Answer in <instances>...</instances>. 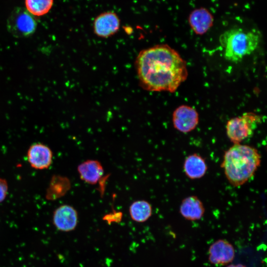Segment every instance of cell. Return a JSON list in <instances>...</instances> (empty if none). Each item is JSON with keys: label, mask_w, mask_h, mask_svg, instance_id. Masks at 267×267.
<instances>
[{"label": "cell", "mask_w": 267, "mask_h": 267, "mask_svg": "<svg viewBox=\"0 0 267 267\" xmlns=\"http://www.w3.org/2000/svg\"><path fill=\"white\" fill-rule=\"evenodd\" d=\"M135 67L140 86L150 91L174 92L188 76L185 61L166 44L141 50Z\"/></svg>", "instance_id": "6da1fadb"}, {"label": "cell", "mask_w": 267, "mask_h": 267, "mask_svg": "<svg viewBox=\"0 0 267 267\" xmlns=\"http://www.w3.org/2000/svg\"><path fill=\"white\" fill-rule=\"evenodd\" d=\"M261 163V156L256 148L237 143L225 151L221 167L229 183L238 187L254 175Z\"/></svg>", "instance_id": "7a4b0ae2"}, {"label": "cell", "mask_w": 267, "mask_h": 267, "mask_svg": "<svg viewBox=\"0 0 267 267\" xmlns=\"http://www.w3.org/2000/svg\"><path fill=\"white\" fill-rule=\"evenodd\" d=\"M260 40L259 32L240 27H233L224 31L219 38L225 58L234 63L251 54L258 47Z\"/></svg>", "instance_id": "3957f363"}, {"label": "cell", "mask_w": 267, "mask_h": 267, "mask_svg": "<svg viewBox=\"0 0 267 267\" xmlns=\"http://www.w3.org/2000/svg\"><path fill=\"white\" fill-rule=\"evenodd\" d=\"M261 121V116L253 112L231 118L226 125L227 136L233 144L240 143L253 134Z\"/></svg>", "instance_id": "277c9868"}, {"label": "cell", "mask_w": 267, "mask_h": 267, "mask_svg": "<svg viewBox=\"0 0 267 267\" xmlns=\"http://www.w3.org/2000/svg\"><path fill=\"white\" fill-rule=\"evenodd\" d=\"M37 22L26 9L18 7L13 10L7 21V29L16 38H26L36 31Z\"/></svg>", "instance_id": "5b68a950"}, {"label": "cell", "mask_w": 267, "mask_h": 267, "mask_svg": "<svg viewBox=\"0 0 267 267\" xmlns=\"http://www.w3.org/2000/svg\"><path fill=\"white\" fill-rule=\"evenodd\" d=\"M172 122L175 129L182 133H188L194 130L198 124V112L190 106L180 105L173 113Z\"/></svg>", "instance_id": "8992f818"}, {"label": "cell", "mask_w": 267, "mask_h": 267, "mask_svg": "<svg viewBox=\"0 0 267 267\" xmlns=\"http://www.w3.org/2000/svg\"><path fill=\"white\" fill-rule=\"evenodd\" d=\"M93 31L98 37L108 38L116 34L120 27V19L113 11H106L98 15L93 22Z\"/></svg>", "instance_id": "52a82bcc"}, {"label": "cell", "mask_w": 267, "mask_h": 267, "mask_svg": "<svg viewBox=\"0 0 267 267\" xmlns=\"http://www.w3.org/2000/svg\"><path fill=\"white\" fill-rule=\"evenodd\" d=\"M52 222L55 228L59 231H73L78 224V212L70 205H61L54 210L52 215Z\"/></svg>", "instance_id": "ba28073f"}, {"label": "cell", "mask_w": 267, "mask_h": 267, "mask_svg": "<svg viewBox=\"0 0 267 267\" xmlns=\"http://www.w3.org/2000/svg\"><path fill=\"white\" fill-rule=\"evenodd\" d=\"M27 161L32 168L43 170L51 165L53 153L47 145L40 142L31 144L27 152Z\"/></svg>", "instance_id": "9c48e42d"}, {"label": "cell", "mask_w": 267, "mask_h": 267, "mask_svg": "<svg viewBox=\"0 0 267 267\" xmlns=\"http://www.w3.org/2000/svg\"><path fill=\"white\" fill-rule=\"evenodd\" d=\"M235 250L233 245L225 239H219L209 249V260L217 265H225L233 261Z\"/></svg>", "instance_id": "30bf717a"}, {"label": "cell", "mask_w": 267, "mask_h": 267, "mask_svg": "<svg viewBox=\"0 0 267 267\" xmlns=\"http://www.w3.org/2000/svg\"><path fill=\"white\" fill-rule=\"evenodd\" d=\"M189 25L198 35H203L213 26L214 18L212 13L205 7H200L192 10L188 18Z\"/></svg>", "instance_id": "8fae6325"}, {"label": "cell", "mask_w": 267, "mask_h": 267, "mask_svg": "<svg viewBox=\"0 0 267 267\" xmlns=\"http://www.w3.org/2000/svg\"><path fill=\"white\" fill-rule=\"evenodd\" d=\"M81 179L90 184H95L104 174L103 168L97 160H87L77 167Z\"/></svg>", "instance_id": "7c38bea8"}, {"label": "cell", "mask_w": 267, "mask_h": 267, "mask_svg": "<svg viewBox=\"0 0 267 267\" xmlns=\"http://www.w3.org/2000/svg\"><path fill=\"white\" fill-rule=\"evenodd\" d=\"M181 215L186 220H200L205 213V208L202 201L196 196H188L182 200L179 207Z\"/></svg>", "instance_id": "4fadbf2b"}, {"label": "cell", "mask_w": 267, "mask_h": 267, "mask_svg": "<svg viewBox=\"0 0 267 267\" xmlns=\"http://www.w3.org/2000/svg\"><path fill=\"white\" fill-rule=\"evenodd\" d=\"M183 168L185 175L188 178L195 179L205 176L208 167L205 159L201 156L193 153L185 159Z\"/></svg>", "instance_id": "5bb4252c"}, {"label": "cell", "mask_w": 267, "mask_h": 267, "mask_svg": "<svg viewBox=\"0 0 267 267\" xmlns=\"http://www.w3.org/2000/svg\"><path fill=\"white\" fill-rule=\"evenodd\" d=\"M70 188L68 179L60 176L52 177L46 190L45 198L48 200H54L63 196Z\"/></svg>", "instance_id": "9a60e30c"}, {"label": "cell", "mask_w": 267, "mask_h": 267, "mask_svg": "<svg viewBox=\"0 0 267 267\" xmlns=\"http://www.w3.org/2000/svg\"><path fill=\"white\" fill-rule=\"evenodd\" d=\"M129 213L133 221L137 222H143L147 221L151 216L152 206L146 200H137L130 205Z\"/></svg>", "instance_id": "2e32d148"}, {"label": "cell", "mask_w": 267, "mask_h": 267, "mask_svg": "<svg viewBox=\"0 0 267 267\" xmlns=\"http://www.w3.org/2000/svg\"><path fill=\"white\" fill-rule=\"evenodd\" d=\"M53 0H25L26 9L33 15L42 16L51 9Z\"/></svg>", "instance_id": "e0dca14e"}, {"label": "cell", "mask_w": 267, "mask_h": 267, "mask_svg": "<svg viewBox=\"0 0 267 267\" xmlns=\"http://www.w3.org/2000/svg\"><path fill=\"white\" fill-rule=\"evenodd\" d=\"M8 185L7 180L0 177V203L6 198L8 193Z\"/></svg>", "instance_id": "ac0fdd59"}, {"label": "cell", "mask_w": 267, "mask_h": 267, "mask_svg": "<svg viewBox=\"0 0 267 267\" xmlns=\"http://www.w3.org/2000/svg\"><path fill=\"white\" fill-rule=\"evenodd\" d=\"M227 267H246L244 266V265L238 264H236V265L231 264V265H228Z\"/></svg>", "instance_id": "d6986e66"}]
</instances>
